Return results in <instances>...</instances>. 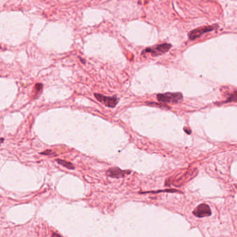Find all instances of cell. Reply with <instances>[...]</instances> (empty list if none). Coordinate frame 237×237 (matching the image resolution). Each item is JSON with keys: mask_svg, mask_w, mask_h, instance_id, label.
Instances as JSON below:
<instances>
[{"mask_svg": "<svg viewBox=\"0 0 237 237\" xmlns=\"http://www.w3.org/2000/svg\"><path fill=\"white\" fill-rule=\"evenodd\" d=\"M52 150H46V151H45V153H42L41 154H43V155H51V154H52Z\"/></svg>", "mask_w": 237, "mask_h": 237, "instance_id": "12", "label": "cell"}, {"mask_svg": "<svg viewBox=\"0 0 237 237\" xmlns=\"http://www.w3.org/2000/svg\"><path fill=\"white\" fill-rule=\"evenodd\" d=\"M172 45L168 43H164L161 45L153 46V47L147 48L144 51L143 53H150L153 56H157V55H162L164 53L168 52L170 49L171 48Z\"/></svg>", "mask_w": 237, "mask_h": 237, "instance_id": "2", "label": "cell"}, {"mask_svg": "<svg viewBox=\"0 0 237 237\" xmlns=\"http://www.w3.org/2000/svg\"><path fill=\"white\" fill-rule=\"evenodd\" d=\"M159 192H180L176 189H167V190H161V191H150L149 193H154V194H157V193Z\"/></svg>", "mask_w": 237, "mask_h": 237, "instance_id": "9", "label": "cell"}, {"mask_svg": "<svg viewBox=\"0 0 237 237\" xmlns=\"http://www.w3.org/2000/svg\"><path fill=\"white\" fill-rule=\"evenodd\" d=\"M218 25H212V26L203 27L199 28V29H194L190 32V33L189 35V39L190 40H194L200 38L202 35L206 33V32L212 31L213 30L218 29Z\"/></svg>", "mask_w": 237, "mask_h": 237, "instance_id": "3", "label": "cell"}, {"mask_svg": "<svg viewBox=\"0 0 237 237\" xmlns=\"http://www.w3.org/2000/svg\"><path fill=\"white\" fill-rule=\"evenodd\" d=\"M194 216L198 218L209 216L211 215V211L209 206L206 204H200L193 211Z\"/></svg>", "mask_w": 237, "mask_h": 237, "instance_id": "5", "label": "cell"}, {"mask_svg": "<svg viewBox=\"0 0 237 237\" xmlns=\"http://www.w3.org/2000/svg\"><path fill=\"white\" fill-rule=\"evenodd\" d=\"M236 102V91H234L233 94H232V96L229 97V98L227 100V101H223V103H229V102Z\"/></svg>", "mask_w": 237, "mask_h": 237, "instance_id": "8", "label": "cell"}, {"mask_svg": "<svg viewBox=\"0 0 237 237\" xmlns=\"http://www.w3.org/2000/svg\"><path fill=\"white\" fill-rule=\"evenodd\" d=\"M52 237H61V236H60L59 234H53Z\"/></svg>", "mask_w": 237, "mask_h": 237, "instance_id": "13", "label": "cell"}, {"mask_svg": "<svg viewBox=\"0 0 237 237\" xmlns=\"http://www.w3.org/2000/svg\"><path fill=\"white\" fill-rule=\"evenodd\" d=\"M95 96L99 102L103 103L106 106L109 107V108H114L118 103L119 99L116 96H113L112 97L106 96L102 94H95Z\"/></svg>", "mask_w": 237, "mask_h": 237, "instance_id": "4", "label": "cell"}, {"mask_svg": "<svg viewBox=\"0 0 237 237\" xmlns=\"http://www.w3.org/2000/svg\"><path fill=\"white\" fill-rule=\"evenodd\" d=\"M57 162L59 164H61V165H62V166L66 167V168H68L69 169H75V166H74V165L73 164H71L70 162H67V161H65V160H59V159L57 160Z\"/></svg>", "mask_w": 237, "mask_h": 237, "instance_id": "7", "label": "cell"}, {"mask_svg": "<svg viewBox=\"0 0 237 237\" xmlns=\"http://www.w3.org/2000/svg\"><path fill=\"white\" fill-rule=\"evenodd\" d=\"M148 105L149 106H159V107H163V108H168L169 107L167 106H162L161 104H156L154 103H147Z\"/></svg>", "mask_w": 237, "mask_h": 237, "instance_id": "11", "label": "cell"}, {"mask_svg": "<svg viewBox=\"0 0 237 237\" xmlns=\"http://www.w3.org/2000/svg\"><path fill=\"white\" fill-rule=\"evenodd\" d=\"M108 176L113 178H124L125 176L131 173V171H125L122 170L118 167H113V168L109 169L106 172Z\"/></svg>", "mask_w": 237, "mask_h": 237, "instance_id": "6", "label": "cell"}, {"mask_svg": "<svg viewBox=\"0 0 237 237\" xmlns=\"http://www.w3.org/2000/svg\"><path fill=\"white\" fill-rule=\"evenodd\" d=\"M42 88H43V85L39 84V83H38V84H36V87H35V90H36V93L40 92L42 90Z\"/></svg>", "mask_w": 237, "mask_h": 237, "instance_id": "10", "label": "cell"}, {"mask_svg": "<svg viewBox=\"0 0 237 237\" xmlns=\"http://www.w3.org/2000/svg\"><path fill=\"white\" fill-rule=\"evenodd\" d=\"M183 99V95L180 92L165 93L157 94V100L161 103H179Z\"/></svg>", "mask_w": 237, "mask_h": 237, "instance_id": "1", "label": "cell"}]
</instances>
